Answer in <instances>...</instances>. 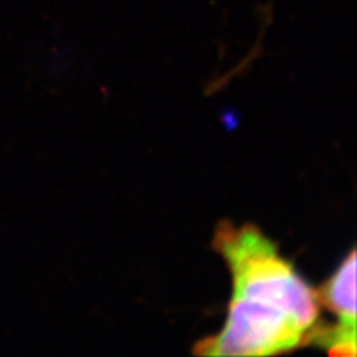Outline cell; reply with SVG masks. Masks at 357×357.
<instances>
[{
    "label": "cell",
    "instance_id": "obj_1",
    "mask_svg": "<svg viewBox=\"0 0 357 357\" xmlns=\"http://www.w3.org/2000/svg\"><path fill=\"white\" fill-rule=\"evenodd\" d=\"M213 245L232 277V296L225 325L201 340V356H274L312 342L320 303L274 241L255 225L220 222Z\"/></svg>",
    "mask_w": 357,
    "mask_h": 357
},
{
    "label": "cell",
    "instance_id": "obj_2",
    "mask_svg": "<svg viewBox=\"0 0 357 357\" xmlns=\"http://www.w3.org/2000/svg\"><path fill=\"white\" fill-rule=\"evenodd\" d=\"M319 303L337 316V325L319 328L311 344L332 356H356V250L342 261L317 294Z\"/></svg>",
    "mask_w": 357,
    "mask_h": 357
}]
</instances>
